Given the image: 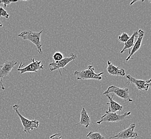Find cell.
I'll list each match as a JSON object with an SVG mask.
<instances>
[{
  "instance_id": "1",
  "label": "cell",
  "mask_w": 151,
  "mask_h": 139,
  "mask_svg": "<svg viewBox=\"0 0 151 139\" xmlns=\"http://www.w3.org/2000/svg\"><path fill=\"white\" fill-rule=\"evenodd\" d=\"M105 73L102 72L100 73H96L94 67L90 65L87 69L81 71H76L74 72V75L78 80H84L89 79H94L96 80H101V75Z\"/></svg>"
},
{
  "instance_id": "2",
  "label": "cell",
  "mask_w": 151,
  "mask_h": 139,
  "mask_svg": "<svg viewBox=\"0 0 151 139\" xmlns=\"http://www.w3.org/2000/svg\"><path fill=\"white\" fill-rule=\"evenodd\" d=\"M43 32L42 29L39 32H32L31 31H25L18 34V37L24 40H29L35 45L39 54H42V44L41 42V35Z\"/></svg>"
},
{
  "instance_id": "3",
  "label": "cell",
  "mask_w": 151,
  "mask_h": 139,
  "mask_svg": "<svg viewBox=\"0 0 151 139\" xmlns=\"http://www.w3.org/2000/svg\"><path fill=\"white\" fill-rule=\"evenodd\" d=\"M19 106L17 104H15L12 106L13 109L15 111V113L20 118L22 125L23 126V130L26 133L29 134L31 130L34 128H37L39 126V122L37 120H29L24 116H22L18 111Z\"/></svg>"
},
{
  "instance_id": "4",
  "label": "cell",
  "mask_w": 151,
  "mask_h": 139,
  "mask_svg": "<svg viewBox=\"0 0 151 139\" xmlns=\"http://www.w3.org/2000/svg\"><path fill=\"white\" fill-rule=\"evenodd\" d=\"M110 93H113L114 94L116 95L117 96H118L120 99L129 103L133 102V100L130 96L129 89L127 88H121L116 87L115 86L112 85L108 87L107 90L105 91L103 94L104 95H108Z\"/></svg>"
},
{
  "instance_id": "5",
  "label": "cell",
  "mask_w": 151,
  "mask_h": 139,
  "mask_svg": "<svg viewBox=\"0 0 151 139\" xmlns=\"http://www.w3.org/2000/svg\"><path fill=\"white\" fill-rule=\"evenodd\" d=\"M131 114V111H128L127 112L124 113L122 115H118L116 113H111L108 111H106L105 114L102 115L99 121L96 122L97 124H101L103 122L107 123H114L122 121L125 119L126 117L130 116Z\"/></svg>"
},
{
  "instance_id": "6",
  "label": "cell",
  "mask_w": 151,
  "mask_h": 139,
  "mask_svg": "<svg viewBox=\"0 0 151 139\" xmlns=\"http://www.w3.org/2000/svg\"><path fill=\"white\" fill-rule=\"evenodd\" d=\"M77 58V56L75 54L71 53L70 54L69 57H65L58 62H52V63H50L49 64L50 70L51 71L58 70V72L60 73V75L62 76V74L60 72V69H62L65 70L64 68L71 61L75 60Z\"/></svg>"
},
{
  "instance_id": "7",
  "label": "cell",
  "mask_w": 151,
  "mask_h": 139,
  "mask_svg": "<svg viewBox=\"0 0 151 139\" xmlns=\"http://www.w3.org/2000/svg\"><path fill=\"white\" fill-rule=\"evenodd\" d=\"M31 61L32 62L30 64L24 67H23V64L21 63L17 69V71L20 72L21 74L27 72L35 73L37 72L39 70L44 69V65L41 64V61H35L34 58H32Z\"/></svg>"
},
{
  "instance_id": "8",
  "label": "cell",
  "mask_w": 151,
  "mask_h": 139,
  "mask_svg": "<svg viewBox=\"0 0 151 139\" xmlns=\"http://www.w3.org/2000/svg\"><path fill=\"white\" fill-rule=\"evenodd\" d=\"M135 127H136L135 124H132L129 128L124 129L116 135H115L113 137H111L109 139H137L139 137V135L137 133V132L134 131Z\"/></svg>"
},
{
  "instance_id": "9",
  "label": "cell",
  "mask_w": 151,
  "mask_h": 139,
  "mask_svg": "<svg viewBox=\"0 0 151 139\" xmlns=\"http://www.w3.org/2000/svg\"><path fill=\"white\" fill-rule=\"evenodd\" d=\"M126 78L128 79V81L126 83L127 84H133L135 85L137 88L140 90L147 91L149 87H150L151 79H149L148 80H138L130 75H126Z\"/></svg>"
},
{
  "instance_id": "10",
  "label": "cell",
  "mask_w": 151,
  "mask_h": 139,
  "mask_svg": "<svg viewBox=\"0 0 151 139\" xmlns=\"http://www.w3.org/2000/svg\"><path fill=\"white\" fill-rule=\"evenodd\" d=\"M17 64L16 61H6L4 64L1 65L0 68V85L2 90H5V87L3 85V78L4 77L9 75L12 69Z\"/></svg>"
},
{
  "instance_id": "11",
  "label": "cell",
  "mask_w": 151,
  "mask_h": 139,
  "mask_svg": "<svg viewBox=\"0 0 151 139\" xmlns=\"http://www.w3.org/2000/svg\"><path fill=\"white\" fill-rule=\"evenodd\" d=\"M138 37H137V39L136 41L135 42V44H134V46L132 47V49L131 50V52H130V54H129L128 57L126 58L125 62H127L128 61L132 59L131 57L137 52H138L140 48V47L142 46V39L144 37L145 35V32L143 31L142 29H139L138 30Z\"/></svg>"
},
{
  "instance_id": "12",
  "label": "cell",
  "mask_w": 151,
  "mask_h": 139,
  "mask_svg": "<svg viewBox=\"0 0 151 139\" xmlns=\"http://www.w3.org/2000/svg\"><path fill=\"white\" fill-rule=\"evenodd\" d=\"M107 71L110 75L113 76H125V70L119 67H115L109 60L107 61Z\"/></svg>"
},
{
  "instance_id": "13",
  "label": "cell",
  "mask_w": 151,
  "mask_h": 139,
  "mask_svg": "<svg viewBox=\"0 0 151 139\" xmlns=\"http://www.w3.org/2000/svg\"><path fill=\"white\" fill-rule=\"evenodd\" d=\"M106 95L109 100V102L107 103V105H108L109 107V110L108 111L109 112L116 113L117 111H119V112L122 111L123 107L119 104L118 103H117L116 102L114 101L113 100V97L114 95V94H113L111 97L109 95Z\"/></svg>"
},
{
  "instance_id": "14",
  "label": "cell",
  "mask_w": 151,
  "mask_h": 139,
  "mask_svg": "<svg viewBox=\"0 0 151 139\" xmlns=\"http://www.w3.org/2000/svg\"><path fill=\"white\" fill-rule=\"evenodd\" d=\"M78 124L81 125V126H84L86 128H87L90 125V117L84 107L82 108L81 113L80 122H79L78 124H77V125Z\"/></svg>"
},
{
  "instance_id": "15",
  "label": "cell",
  "mask_w": 151,
  "mask_h": 139,
  "mask_svg": "<svg viewBox=\"0 0 151 139\" xmlns=\"http://www.w3.org/2000/svg\"><path fill=\"white\" fill-rule=\"evenodd\" d=\"M138 37V32L136 31L133 33V34H132L131 37L125 43H124V46L123 48V49L120 52L121 54H122L123 52H125L126 50H129V54H130V52H131V48H132V47L134 46V42L135 40V38Z\"/></svg>"
},
{
  "instance_id": "16",
  "label": "cell",
  "mask_w": 151,
  "mask_h": 139,
  "mask_svg": "<svg viewBox=\"0 0 151 139\" xmlns=\"http://www.w3.org/2000/svg\"><path fill=\"white\" fill-rule=\"evenodd\" d=\"M86 138L90 139H106L99 132H90L86 135Z\"/></svg>"
},
{
  "instance_id": "17",
  "label": "cell",
  "mask_w": 151,
  "mask_h": 139,
  "mask_svg": "<svg viewBox=\"0 0 151 139\" xmlns=\"http://www.w3.org/2000/svg\"><path fill=\"white\" fill-rule=\"evenodd\" d=\"M129 38H130V37L129 36V35L127 33H123L122 34L118 37L117 39H118V40L121 42L125 43L129 40Z\"/></svg>"
},
{
  "instance_id": "18",
  "label": "cell",
  "mask_w": 151,
  "mask_h": 139,
  "mask_svg": "<svg viewBox=\"0 0 151 139\" xmlns=\"http://www.w3.org/2000/svg\"><path fill=\"white\" fill-rule=\"evenodd\" d=\"M63 58V55L60 52H56L52 56V59L54 60V62H58Z\"/></svg>"
},
{
  "instance_id": "19",
  "label": "cell",
  "mask_w": 151,
  "mask_h": 139,
  "mask_svg": "<svg viewBox=\"0 0 151 139\" xmlns=\"http://www.w3.org/2000/svg\"><path fill=\"white\" fill-rule=\"evenodd\" d=\"M3 17L6 18V19H8L9 15L5 9H3L2 6H0V17Z\"/></svg>"
},
{
  "instance_id": "20",
  "label": "cell",
  "mask_w": 151,
  "mask_h": 139,
  "mask_svg": "<svg viewBox=\"0 0 151 139\" xmlns=\"http://www.w3.org/2000/svg\"><path fill=\"white\" fill-rule=\"evenodd\" d=\"M18 1H8V0H0V3H3L4 7L6 8V6L10 4V3L17 2Z\"/></svg>"
},
{
  "instance_id": "21",
  "label": "cell",
  "mask_w": 151,
  "mask_h": 139,
  "mask_svg": "<svg viewBox=\"0 0 151 139\" xmlns=\"http://www.w3.org/2000/svg\"><path fill=\"white\" fill-rule=\"evenodd\" d=\"M50 139H63L62 137L61 133H56L50 137Z\"/></svg>"
},
{
  "instance_id": "22",
  "label": "cell",
  "mask_w": 151,
  "mask_h": 139,
  "mask_svg": "<svg viewBox=\"0 0 151 139\" xmlns=\"http://www.w3.org/2000/svg\"><path fill=\"white\" fill-rule=\"evenodd\" d=\"M3 26V24L1 23V21H0V27H2Z\"/></svg>"
},
{
  "instance_id": "23",
  "label": "cell",
  "mask_w": 151,
  "mask_h": 139,
  "mask_svg": "<svg viewBox=\"0 0 151 139\" xmlns=\"http://www.w3.org/2000/svg\"><path fill=\"white\" fill-rule=\"evenodd\" d=\"M1 65H0V68H1Z\"/></svg>"
}]
</instances>
